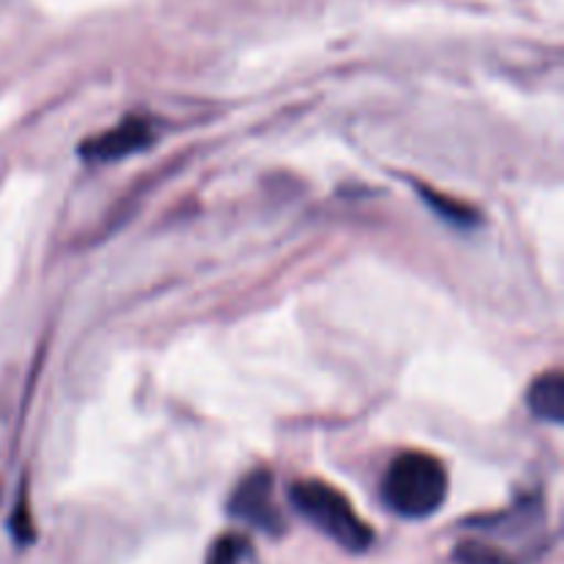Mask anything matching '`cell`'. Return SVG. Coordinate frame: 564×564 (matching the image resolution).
I'll return each instance as SVG.
<instances>
[{
  "mask_svg": "<svg viewBox=\"0 0 564 564\" xmlns=\"http://www.w3.org/2000/svg\"><path fill=\"white\" fill-rule=\"evenodd\" d=\"M455 564H516L510 554L490 543H479V540H466L452 554Z\"/></svg>",
  "mask_w": 564,
  "mask_h": 564,
  "instance_id": "52a82bcc",
  "label": "cell"
},
{
  "mask_svg": "<svg viewBox=\"0 0 564 564\" xmlns=\"http://www.w3.org/2000/svg\"><path fill=\"white\" fill-rule=\"evenodd\" d=\"M152 141H154V132L152 127H149V121L132 116V119L121 121L119 127H113V130L102 132V135L83 143L80 154L86 160H94V163H110V160H121L141 152V149H147Z\"/></svg>",
  "mask_w": 564,
  "mask_h": 564,
  "instance_id": "277c9868",
  "label": "cell"
},
{
  "mask_svg": "<svg viewBox=\"0 0 564 564\" xmlns=\"http://www.w3.org/2000/svg\"><path fill=\"white\" fill-rule=\"evenodd\" d=\"M529 408L538 419L551 424L564 422V375L549 372L538 378L529 389Z\"/></svg>",
  "mask_w": 564,
  "mask_h": 564,
  "instance_id": "5b68a950",
  "label": "cell"
},
{
  "mask_svg": "<svg viewBox=\"0 0 564 564\" xmlns=\"http://www.w3.org/2000/svg\"><path fill=\"white\" fill-rule=\"evenodd\" d=\"M449 494V474L444 463L424 452H405L389 466L383 479V499L400 518L422 521L444 507Z\"/></svg>",
  "mask_w": 564,
  "mask_h": 564,
  "instance_id": "6da1fadb",
  "label": "cell"
},
{
  "mask_svg": "<svg viewBox=\"0 0 564 564\" xmlns=\"http://www.w3.org/2000/svg\"><path fill=\"white\" fill-rule=\"evenodd\" d=\"M207 564H257L253 545L240 534H224L209 545Z\"/></svg>",
  "mask_w": 564,
  "mask_h": 564,
  "instance_id": "8992f818",
  "label": "cell"
},
{
  "mask_svg": "<svg viewBox=\"0 0 564 564\" xmlns=\"http://www.w3.org/2000/svg\"><path fill=\"white\" fill-rule=\"evenodd\" d=\"M290 501L317 532L334 540L339 549L350 551V554H361L372 545L375 534L369 523H364L358 512L352 510L350 501L339 490L330 488L328 482H319V479L297 482L290 490Z\"/></svg>",
  "mask_w": 564,
  "mask_h": 564,
  "instance_id": "7a4b0ae2",
  "label": "cell"
},
{
  "mask_svg": "<svg viewBox=\"0 0 564 564\" xmlns=\"http://www.w3.org/2000/svg\"><path fill=\"white\" fill-rule=\"evenodd\" d=\"M229 516L273 538L284 532V518L273 499V477L268 471L248 474L231 494Z\"/></svg>",
  "mask_w": 564,
  "mask_h": 564,
  "instance_id": "3957f363",
  "label": "cell"
},
{
  "mask_svg": "<svg viewBox=\"0 0 564 564\" xmlns=\"http://www.w3.org/2000/svg\"><path fill=\"white\" fill-rule=\"evenodd\" d=\"M424 198H427L430 207H435L441 215H446V220H455V224H474L471 209L460 207V204H455V202H444V198H441V193L424 191Z\"/></svg>",
  "mask_w": 564,
  "mask_h": 564,
  "instance_id": "ba28073f",
  "label": "cell"
}]
</instances>
